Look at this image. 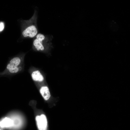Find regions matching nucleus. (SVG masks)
Instances as JSON below:
<instances>
[{"label":"nucleus","instance_id":"1","mask_svg":"<svg viewBox=\"0 0 130 130\" xmlns=\"http://www.w3.org/2000/svg\"><path fill=\"white\" fill-rule=\"evenodd\" d=\"M22 62V59L20 57H16L12 58L8 64L5 70L0 72V77L8 74L16 73L22 69L20 66Z\"/></svg>","mask_w":130,"mask_h":130},{"label":"nucleus","instance_id":"2","mask_svg":"<svg viewBox=\"0 0 130 130\" xmlns=\"http://www.w3.org/2000/svg\"><path fill=\"white\" fill-rule=\"evenodd\" d=\"M36 16L34 15L32 22L27 25L23 29L22 32L25 38H33L36 36L38 31L36 26Z\"/></svg>","mask_w":130,"mask_h":130},{"label":"nucleus","instance_id":"3","mask_svg":"<svg viewBox=\"0 0 130 130\" xmlns=\"http://www.w3.org/2000/svg\"><path fill=\"white\" fill-rule=\"evenodd\" d=\"M50 37L40 33L37 34L33 42V45L38 51H43L45 49L44 43Z\"/></svg>","mask_w":130,"mask_h":130},{"label":"nucleus","instance_id":"4","mask_svg":"<svg viewBox=\"0 0 130 130\" xmlns=\"http://www.w3.org/2000/svg\"><path fill=\"white\" fill-rule=\"evenodd\" d=\"M37 126L39 130H46L47 126V119L44 114L37 116L35 118Z\"/></svg>","mask_w":130,"mask_h":130},{"label":"nucleus","instance_id":"5","mask_svg":"<svg viewBox=\"0 0 130 130\" xmlns=\"http://www.w3.org/2000/svg\"><path fill=\"white\" fill-rule=\"evenodd\" d=\"M31 75L32 79L34 81L41 82L44 80L43 76L38 70L33 71Z\"/></svg>","mask_w":130,"mask_h":130},{"label":"nucleus","instance_id":"6","mask_svg":"<svg viewBox=\"0 0 130 130\" xmlns=\"http://www.w3.org/2000/svg\"><path fill=\"white\" fill-rule=\"evenodd\" d=\"M40 92L44 99L47 100L51 96L48 87L46 86H42L40 89Z\"/></svg>","mask_w":130,"mask_h":130},{"label":"nucleus","instance_id":"7","mask_svg":"<svg viewBox=\"0 0 130 130\" xmlns=\"http://www.w3.org/2000/svg\"><path fill=\"white\" fill-rule=\"evenodd\" d=\"M13 122L10 119L5 117L0 122V126L2 127H11L13 125Z\"/></svg>","mask_w":130,"mask_h":130},{"label":"nucleus","instance_id":"8","mask_svg":"<svg viewBox=\"0 0 130 130\" xmlns=\"http://www.w3.org/2000/svg\"><path fill=\"white\" fill-rule=\"evenodd\" d=\"M4 27V23L2 22H0V32L3 30Z\"/></svg>","mask_w":130,"mask_h":130},{"label":"nucleus","instance_id":"9","mask_svg":"<svg viewBox=\"0 0 130 130\" xmlns=\"http://www.w3.org/2000/svg\"></svg>","mask_w":130,"mask_h":130}]
</instances>
